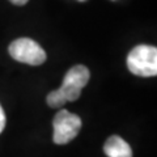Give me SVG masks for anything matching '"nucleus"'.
Here are the masks:
<instances>
[{"mask_svg": "<svg viewBox=\"0 0 157 157\" xmlns=\"http://www.w3.org/2000/svg\"><path fill=\"white\" fill-rule=\"evenodd\" d=\"M89 78L90 72L85 66H73L71 70L67 71L64 78H63L62 86L47 94V105L54 109H58V107H62L66 102L78 100L81 96L82 88L89 82Z\"/></svg>", "mask_w": 157, "mask_h": 157, "instance_id": "obj_1", "label": "nucleus"}, {"mask_svg": "<svg viewBox=\"0 0 157 157\" xmlns=\"http://www.w3.org/2000/svg\"><path fill=\"white\" fill-rule=\"evenodd\" d=\"M127 67L131 73L141 77L157 75V48L149 45L134 47L127 56Z\"/></svg>", "mask_w": 157, "mask_h": 157, "instance_id": "obj_2", "label": "nucleus"}, {"mask_svg": "<svg viewBox=\"0 0 157 157\" xmlns=\"http://www.w3.org/2000/svg\"><path fill=\"white\" fill-rule=\"evenodd\" d=\"M54 126V136L52 140L58 145L68 144L72 141L81 130V119L80 117L62 109L56 113L52 122Z\"/></svg>", "mask_w": 157, "mask_h": 157, "instance_id": "obj_3", "label": "nucleus"}, {"mask_svg": "<svg viewBox=\"0 0 157 157\" xmlns=\"http://www.w3.org/2000/svg\"><path fill=\"white\" fill-rule=\"evenodd\" d=\"M11 56L20 63L30 66H41L46 60V52L39 43L30 38H18L9 45Z\"/></svg>", "mask_w": 157, "mask_h": 157, "instance_id": "obj_4", "label": "nucleus"}, {"mask_svg": "<svg viewBox=\"0 0 157 157\" xmlns=\"http://www.w3.org/2000/svg\"><path fill=\"white\" fill-rule=\"evenodd\" d=\"M104 152L107 157H132L130 144L118 135H111L107 137L104 144Z\"/></svg>", "mask_w": 157, "mask_h": 157, "instance_id": "obj_5", "label": "nucleus"}, {"mask_svg": "<svg viewBox=\"0 0 157 157\" xmlns=\"http://www.w3.org/2000/svg\"><path fill=\"white\" fill-rule=\"evenodd\" d=\"M6 123H7V118H6V113H4L2 105H0V134L3 132L4 127H6Z\"/></svg>", "mask_w": 157, "mask_h": 157, "instance_id": "obj_6", "label": "nucleus"}, {"mask_svg": "<svg viewBox=\"0 0 157 157\" xmlns=\"http://www.w3.org/2000/svg\"><path fill=\"white\" fill-rule=\"evenodd\" d=\"M11 3H13L14 6H25L29 0H9Z\"/></svg>", "mask_w": 157, "mask_h": 157, "instance_id": "obj_7", "label": "nucleus"}]
</instances>
